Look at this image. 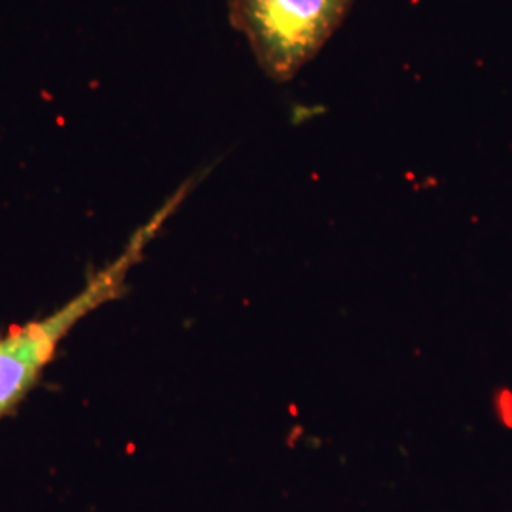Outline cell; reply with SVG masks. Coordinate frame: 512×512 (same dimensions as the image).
I'll return each instance as SVG.
<instances>
[{"label": "cell", "instance_id": "obj_1", "mask_svg": "<svg viewBox=\"0 0 512 512\" xmlns=\"http://www.w3.org/2000/svg\"><path fill=\"white\" fill-rule=\"evenodd\" d=\"M171 207L167 205L158 217L141 228L137 236L107 268L93 275L86 287L44 319L12 327L0 338V420L18 406L37 384L44 368L52 363L63 338L99 306L118 298L128 281L129 270L139 262L143 249Z\"/></svg>", "mask_w": 512, "mask_h": 512}, {"label": "cell", "instance_id": "obj_2", "mask_svg": "<svg viewBox=\"0 0 512 512\" xmlns=\"http://www.w3.org/2000/svg\"><path fill=\"white\" fill-rule=\"evenodd\" d=\"M353 0H228L232 27L274 82H289L348 18Z\"/></svg>", "mask_w": 512, "mask_h": 512}]
</instances>
